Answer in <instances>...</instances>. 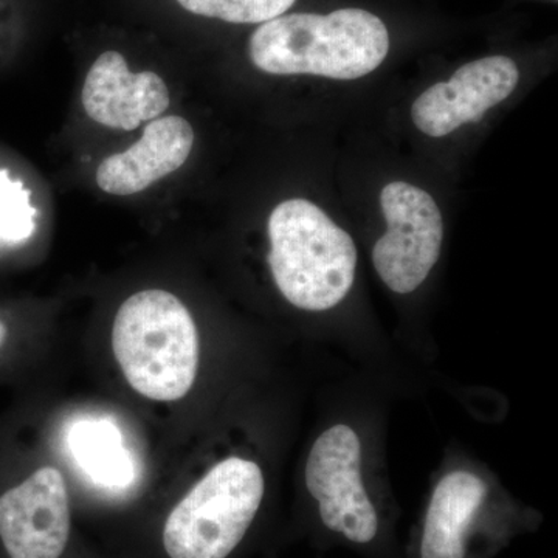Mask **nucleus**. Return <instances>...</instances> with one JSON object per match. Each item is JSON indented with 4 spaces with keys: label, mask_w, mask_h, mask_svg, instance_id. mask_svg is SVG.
<instances>
[{
    "label": "nucleus",
    "mask_w": 558,
    "mask_h": 558,
    "mask_svg": "<svg viewBox=\"0 0 558 558\" xmlns=\"http://www.w3.org/2000/svg\"><path fill=\"white\" fill-rule=\"evenodd\" d=\"M387 25L376 14L343 9L295 13L264 22L250 38V60L270 75L357 80L387 58Z\"/></svg>",
    "instance_id": "obj_1"
},
{
    "label": "nucleus",
    "mask_w": 558,
    "mask_h": 558,
    "mask_svg": "<svg viewBox=\"0 0 558 558\" xmlns=\"http://www.w3.org/2000/svg\"><path fill=\"white\" fill-rule=\"evenodd\" d=\"M112 348L124 379L138 395L174 402L193 388L199 333L185 304L167 290H143L121 304Z\"/></svg>",
    "instance_id": "obj_2"
},
{
    "label": "nucleus",
    "mask_w": 558,
    "mask_h": 558,
    "mask_svg": "<svg viewBox=\"0 0 558 558\" xmlns=\"http://www.w3.org/2000/svg\"><path fill=\"white\" fill-rule=\"evenodd\" d=\"M269 266L279 292L299 310H332L354 284L357 250L317 205L279 204L269 219Z\"/></svg>",
    "instance_id": "obj_3"
},
{
    "label": "nucleus",
    "mask_w": 558,
    "mask_h": 558,
    "mask_svg": "<svg viewBox=\"0 0 558 558\" xmlns=\"http://www.w3.org/2000/svg\"><path fill=\"white\" fill-rule=\"evenodd\" d=\"M264 495L266 481L256 462L223 459L165 517V557H233L258 519Z\"/></svg>",
    "instance_id": "obj_4"
},
{
    "label": "nucleus",
    "mask_w": 558,
    "mask_h": 558,
    "mask_svg": "<svg viewBox=\"0 0 558 558\" xmlns=\"http://www.w3.org/2000/svg\"><path fill=\"white\" fill-rule=\"evenodd\" d=\"M304 481L318 523L354 548H371L384 531L379 508L362 478V442L349 425L326 429L312 447Z\"/></svg>",
    "instance_id": "obj_5"
},
{
    "label": "nucleus",
    "mask_w": 558,
    "mask_h": 558,
    "mask_svg": "<svg viewBox=\"0 0 558 558\" xmlns=\"http://www.w3.org/2000/svg\"><path fill=\"white\" fill-rule=\"evenodd\" d=\"M388 230L373 250V263L392 292L407 295L427 279L442 245V216L427 191L405 182L381 190Z\"/></svg>",
    "instance_id": "obj_6"
},
{
    "label": "nucleus",
    "mask_w": 558,
    "mask_h": 558,
    "mask_svg": "<svg viewBox=\"0 0 558 558\" xmlns=\"http://www.w3.org/2000/svg\"><path fill=\"white\" fill-rule=\"evenodd\" d=\"M70 539L72 508L60 470L46 465L0 492L2 558H64Z\"/></svg>",
    "instance_id": "obj_7"
},
{
    "label": "nucleus",
    "mask_w": 558,
    "mask_h": 558,
    "mask_svg": "<svg viewBox=\"0 0 558 558\" xmlns=\"http://www.w3.org/2000/svg\"><path fill=\"white\" fill-rule=\"evenodd\" d=\"M520 72L508 57H488L462 65L447 83H438L416 98L411 117L418 131L444 137L462 124L478 123L488 109L515 90Z\"/></svg>",
    "instance_id": "obj_8"
},
{
    "label": "nucleus",
    "mask_w": 558,
    "mask_h": 558,
    "mask_svg": "<svg viewBox=\"0 0 558 558\" xmlns=\"http://www.w3.org/2000/svg\"><path fill=\"white\" fill-rule=\"evenodd\" d=\"M488 486L475 473L451 472L439 481L425 510L416 558H480L483 538L494 545L495 534L484 531Z\"/></svg>",
    "instance_id": "obj_9"
},
{
    "label": "nucleus",
    "mask_w": 558,
    "mask_h": 558,
    "mask_svg": "<svg viewBox=\"0 0 558 558\" xmlns=\"http://www.w3.org/2000/svg\"><path fill=\"white\" fill-rule=\"evenodd\" d=\"M83 108L110 130L134 131L170 108L167 83L154 72L132 73L119 51H105L84 81Z\"/></svg>",
    "instance_id": "obj_10"
},
{
    "label": "nucleus",
    "mask_w": 558,
    "mask_h": 558,
    "mask_svg": "<svg viewBox=\"0 0 558 558\" xmlns=\"http://www.w3.org/2000/svg\"><path fill=\"white\" fill-rule=\"evenodd\" d=\"M194 145L190 121L170 116L150 121L142 138L124 153L101 161L97 185L113 196H132L178 171Z\"/></svg>",
    "instance_id": "obj_11"
},
{
    "label": "nucleus",
    "mask_w": 558,
    "mask_h": 558,
    "mask_svg": "<svg viewBox=\"0 0 558 558\" xmlns=\"http://www.w3.org/2000/svg\"><path fill=\"white\" fill-rule=\"evenodd\" d=\"M69 446L97 486L112 490L130 486V454L121 446L120 432L112 422L102 418L78 422L70 432Z\"/></svg>",
    "instance_id": "obj_12"
},
{
    "label": "nucleus",
    "mask_w": 558,
    "mask_h": 558,
    "mask_svg": "<svg viewBox=\"0 0 558 558\" xmlns=\"http://www.w3.org/2000/svg\"><path fill=\"white\" fill-rule=\"evenodd\" d=\"M197 16L213 17L231 24H264L282 16L296 0H178Z\"/></svg>",
    "instance_id": "obj_13"
},
{
    "label": "nucleus",
    "mask_w": 558,
    "mask_h": 558,
    "mask_svg": "<svg viewBox=\"0 0 558 558\" xmlns=\"http://www.w3.org/2000/svg\"><path fill=\"white\" fill-rule=\"evenodd\" d=\"M35 209L31 207V193L20 182L0 170V244H17L27 240L35 230Z\"/></svg>",
    "instance_id": "obj_14"
}]
</instances>
